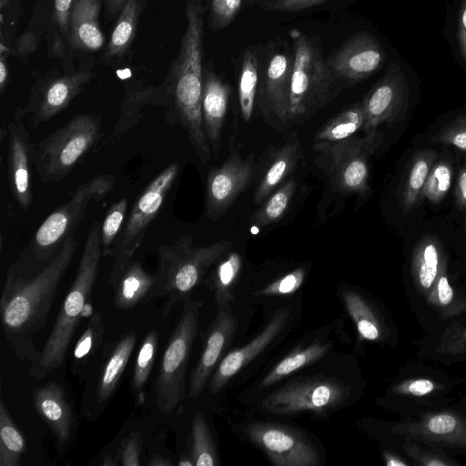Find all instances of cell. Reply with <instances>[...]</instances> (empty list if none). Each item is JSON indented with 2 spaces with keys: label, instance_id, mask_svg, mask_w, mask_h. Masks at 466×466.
Segmentation results:
<instances>
[{
  "label": "cell",
  "instance_id": "obj_9",
  "mask_svg": "<svg viewBox=\"0 0 466 466\" xmlns=\"http://www.w3.org/2000/svg\"><path fill=\"white\" fill-rule=\"evenodd\" d=\"M137 342L130 330L104 346L98 364L90 369L81 399L83 416L94 421L103 413L114 396Z\"/></svg>",
  "mask_w": 466,
  "mask_h": 466
},
{
  "label": "cell",
  "instance_id": "obj_24",
  "mask_svg": "<svg viewBox=\"0 0 466 466\" xmlns=\"http://www.w3.org/2000/svg\"><path fill=\"white\" fill-rule=\"evenodd\" d=\"M33 402L39 417L53 432L57 442L66 444L72 438L75 413L65 389L50 381L33 389Z\"/></svg>",
  "mask_w": 466,
  "mask_h": 466
},
{
  "label": "cell",
  "instance_id": "obj_12",
  "mask_svg": "<svg viewBox=\"0 0 466 466\" xmlns=\"http://www.w3.org/2000/svg\"><path fill=\"white\" fill-rule=\"evenodd\" d=\"M291 43L276 37L262 49L257 103L265 117L287 123L291 74Z\"/></svg>",
  "mask_w": 466,
  "mask_h": 466
},
{
  "label": "cell",
  "instance_id": "obj_44",
  "mask_svg": "<svg viewBox=\"0 0 466 466\" xmlns=\"http://www.w3.org/2000/svg\"><path fill=\"white\" fill-rule=\"evenodd\" d=\"M436 139L441 143L466 151V114L446 124L436 135Z\"/></svg>",
  "mask_w": 466,
  "mask_h": 466
},
{
  "label": "cell",
  "instance_id": "obj_15",
  "mask_svg": "<svg viewBox=\"0 0 466 466\" xmlns=\"http://www.w3.org/2000/svg\"><path fill=\"white\" fill-rule=\"evenodd\" d=\"M277 466H316L320 454L307 436L297 429L270 422H254L244 430Z\"/></svg>",
  "mask_w": 466,
  "mask_h": 466
},
{
  "label": "cell",
  "instance_id": "obj_22",
  "mask_svg": "<svg viewBox=\"0 0 466 466\" xmlns=\"http://www.w3.org/2000/svg\"><path fill=\"white\" fill-rule=\"evenodd\" d=\"M289 315V309L287 308L277 310L254 339L243 347L230 351L223 358L213 372L209 382V390L212 394L224 388L234 375L269 345L285 326Z\"/></svg>",
  "mask_w": 466,
  "mask_h": 466
},
{
  "label": "cell",
  "instance_id": "obj_2",
  "mask_svg": "<svg viewBox=\"0 0 466 466\" xmlns=\"http://www.w3.org/2000/svg\"><path fill=\"white\" fill-rule=\"evenodd\" d=\"M203 0L186 1L187 27L179 49L161 86L167 105L172 106L177 120L187 131L200 161L206 164L211 148L202 124L201 102L204 72Z\"/></svg>",
  "mask_w": 466,
  "mask_h": 466
},
{
  "label": "cell",
  "instance_id": "obj_27",
  "mask_svg": "<svg viewBox=\"0 0 466 466\" xmlns=\"http://www.w3.org/2000/svg\"><path fill=\"white\" fill-rule=\"evenodd\" d=\"M262 49L261 46H250L238 57V96L241 116L245 122L251 119L257 102Z\"/></svg>",
  "mask_w": 466,
  "mask_h": 466
},
{
  "label": "cell",
  "instance_id": "obj_33",
  "mask_svg": "<svg viewBox=\"0 0 466 466\" xmlns=\"http://www.w3.org/2000/svg\"><path fill=\"white\" fill-rule=\"evenodd\" d=\"M25 451V438L11 418L4 399L1 397L0 466H18Z\"/></svg>",
  "mask_w": 466,
  "mask_h": 466
},
{
  "label": "cell",
  "instance_id": "obj_35",
  "mask_svg": "<svg viewBox=\"0 0 466 466\" xmlns=\"http://www.w3.org/2000/svg\"><path fill=\"white\" fill-rule=\"evenodd\" d=\"M435 158L436 154L431 150H423L414 156L402 193V207L405 212L412 209L420 198Z\"/></svg>",
  "mask_w": 466,
  "mask_h": 466
},
{
  "label": "cell",
  "instance_id": "obj_61",
  "mask_svg": "<svg viewBox=\"0 0 466 466\" xmlns=\"http://www.w3.org/2000/svg\"><path fill=\"white\" fill-rule=\"evenodd\" d=\"M427 464L430 465V466L444 465V463L442 461H432L428 462Z\"/></svg>",
  "mask_w": 466,
  "mask_h": 466
},
{
  "label": "cell",
  "instance_id": "obj_1",
  "mask_svg": "<svg viewBox=\"0 0 466 466\" xmlns=\"http://www.w3.org/2000/svg\"><path fill=\"white\" fill-rule=\"evenodd\" d=\"M76 246L74 235L70 236L56 255L35 274L22 275L8 268L0 299V314L5 337L17 358L30 363L36 358L39 351L33 338L46 326Z\"/></svg>",
  "mask_w": 466,
  "mask_h": 466
},
{
  "label": "cell",
  "instance_id": "obj_48",
  "mask_svg": "<svg viewBox=\"0 0 466 466\" xmlns=\"http://www.w3.org/2000/svg\"><path fill=\"white\" fill-rule=\"evenodd\" d=\"M456 420L448 414H440L432 417L429 423V430L436 434H446L451 432L456 427Z\"/></svg>",
  "mask_w": 466,
  "mask_h": 466
},
{
  "label": "cell",
  "instance_id": "obj_53",
  "mask_svg": "<svg viewBox=\"0 0 466 466\" xmlns=\"http://www.w3.org/2000/svg\"><path fill=\"white\" fill-rule=\"evenodd\" d=\"M434 388L429 380H418L409 386V391L413 395L422 396L431 392Z\"/></svg>",
  "mask_w": 466,
  "mask_h": 466
},
{
  "label": "cell",
  "instance_id": "obj_46",
  "mask_svg": "<svg viewBox=\"0 0 466 466\" xmlns=\"http://www.w3.org/2000/svg\"><path fill=\"white\" fill-rule=\"evenodd\" d=\"M329 0H262L259 5L270 12L290 13L303 11Z\"/></svg>",
  "mask_w": 466,
  "mask_h": 466
},
{
  "label": "cell",
  "instance_id": "obj_8",
  "mask_svg": "<svg viewBox=\"0 0 466 466\" xmlns=\"http://www.w3.org/2000/svg\"><path fill=\"white\" fill-rule=\"evenodd\" d=\"M202 302L187 298L180 318L162 355L155 384L156 403L170 413L186 397V370L198 330Z\"/></svg>",
  "mask_w": 466,
  "mask_h": 466
},
{
  "label": "cell",
  "instance_id": "obj_38",
  "mask_svg": "<svg viewBox=\"0 0 466 466\" xmlns=\"http://www.w3.org/2000/svg\"><path fill=\"white\" fill-rule=\"evenodd\" d=\"M345 308L356 324L359 334L366 339L375 340L380 331L368 305L354 290L346 289L341 293Z\"/></svg>",
  "mask_w": 466,
  "mask_h": 466
},
{
  "label": "cell",
  "instance_id": "obj_47",
  "mask_svg": "<svg viewBox=\"0 0 466 466\" xmlns=\"http://www.w3.org/2000/svg\"><path fill=\"white\" fill-rule=\"evenodd\" d=\"M74 0H54V19L66 40L69 39V17Z\"/></svg>",
  "mask_w": 466,
  "mask_h": 466
},
{
  "label": "cell",
  "instance_id": "obj_50",
  "mask_svg": "<svg viewBox=\"0 0 466 466\" xmlns=\"http://www.w3.org/2000/svg\"><path fill=\"white\" fill-rule=\"evenodd\" d=\"M456 203L460 208H466V161L460 171L456 187H455Z\"/></svg>",
  "mask_w": 466,
  "mask_h": 466
},
{
  "label": "cell",
  "instance_id": "obj_7",
  "mask_svg": "<svg viewBox=\"0 0 466 466\" xmlns=\"http://www.w3.org/2000/svg\"><path fill=\"white\" fill-rule=\"evenodd\" d=\"M101 136L98 114H79L35 144V168L44 183L66 177Z\"/></svg>",
  "mask_w": 466,
  "mask_h": 466
},
{
  "label": "cell",
  "instance_id": "obj_41",
  "mask_svg": "<svg viewBox=\"0 0 466 466\" xmlns=\"http://www.w3.org/2000/svg\"><path fill=\"white\" fill-rule=\"evenodd\" d=\"M418 278L423 288L434 282L440 261L439 248L433 238H426L418 249Z\"/></svg>",
  "mask_w": 466,
  "mask_h": 466
},
{
  "label": "cell",
  "instance_id": "obj_29",
  "mask_svg": "<svg viewBox=\"0 0 466 466\" xmlns=\"http://www.w3.org/2000/svg\"><path fill=\"white\" fill-rule=\"evenodd\" d=\"M364 112L361 102L351 105L329 119L314 136L313 149L324 153L333 145L362 131Z\"/></svg>",
  "mask_w": 466,
  "mask_h": 466
},
{
  "label": "cell",
  "instance_id": "obj_4",
  "mask_svg": "<svg viewBox=\"0 0 466 466\" xmlns=\"http://www.w3.org/2000/svg\"><path fill=\"white\" fill-rule=\"evenodd\" d=\"M293 49L287 124H301L326 106L344 84L329 68L319 36L289 33Z\"/></svg>",
  "mask_w": 466,
  "mask_h": 466
},
{
  "label": "cell",
  "instance_id": "obj_26",
  "mask_svg": "<svg viewBox=\"0 0 466 466\" xmlns=\"http://www.w3.org/2000/svg\"><path fill=\"white\" fill-rule=\"evenodd\" d=\"M300 156V143L295 137L275 151L254 192L256 204H261L297 168Z\"/></svg>",
  "mask_w": 466,
  "mask_h": 466
},
{
  "label": "cell",
  "instance_id": "obj_5",
  "mask_svg": "<svg viewBox=\"0 0 466 466\" xmlns=\"http://www.w3.org/2000/svg\"><path fill=\"white\" fill-rule=\"evenodd\" d=\"M112 175H100L79 186L72 198L52 211L35 230L27 248L9 268L22 275L42 269L81 223L92 201L106 196L115 186Z\"/></svg>",
  "mask_w": 466,
  "mask_h": 466
},
{
  "label": "cell",
  "instance_id": "obj_16",
  "mask_svg": "<svg viewBox=\"0 0 466 466\" xmlns=\"http://www.w3.org/2000/svg\"><path fill=\"white\" fill-rule=\"evenodd\" d=\"M408 104L409 87L405 74L398 63H390L383 76L361 101L364 112L363 134L378 130L380 125L401 120Z\"/></svg>",
  "mask_w": 466,
  "mask_h": 466
},
{
  "label": "cell",
  "instance_id": "obj_30",
  "mask_svg": "<svg viewBox=\"0 0 466 466\" xmlns=\"http://www.w3.org/2000/svg\"><path fill=\"white\" fill-rule=\"evenodd\" d=\"M105 323L100 310L93 311L86 328L76 340L71 358L70 370L81 380L88 374L104 342Z\"/></svg>",
  "mask_w": 466,
  "mask_h": 466
},
{
  "label": "cell",
  "instance_id": "obj_19",
  "mask_svg": "<svg viewBox=\"0 0 466 466\" xmlns=\"http://www.w3.org/2000/svg\"><path fill=\"white\" fill-rule=\"evenodd\" d=\"M8 181L15 200L23 209L32 203V167H35V144L23 120L8 125Z\"/></svg>",
  "mask_w": 466,
  "mask_h": 466
},
{
  "label": "cell",
  "instance_id": "obj_23",
  "mask_svg": "<svg viewBox=\"0 0 466 466\" xmlns=\"http://www.w3.org/2000/svg\"><path fill=\"white\" fill-rule=\"evenodd\" d=\"M230 94V86L207 63L203 72L201 114L206 137L215 155L219 151Z\"/></svg>",
  "mask_w": 466,
  "mask_h": 466
},
{
  "label": "cell",
  "instance_id": "obj_55",
  "mask_svg": "<svg viewBox=\"0 0 466 466\" xmlns=\"http://www.w3.org/2000/svg\"><path fill=\"white\" fill-rule=\"evenodd\" d=\"M9 77L8 65L4 53L0 56V94L3 96L7 86Z\"/></svg>",
  "mask_w": 466,
  "mask_h": 466
},
{
  "label": "cell",
  "instance_id": "obj_52",
  "mask_svg": "<svg viewBox=\"0 0 466 466\" xmlns=\"http://www.w3.org/2000/svg\"><path fill=\"white\" fill-rule=\"evenodd\" d=\"M127 0H104V14L106 20H112L117 16Z\"/></svg>",
  "mask_w": 466,
  "mask_h": 466
},
{
  "label": "cell",
  "instance_id": "obj_51",
  "mask_svg": "<svg viewBox=\"0 0 466 466\" xmlns=\"http://www.w3.org/2000/svg\"><path fill=\"white\" fill-rule=\"evenodd\" d=\"M438 296L444 305L449 304L452 299L453 292L445 276H441L438 280Z\"/></svg>",
  "mask_w": 466,
  "mask_h": 466
},
{
  "label": "cell",
  "instance_id": "obj_54",
  "mask_svg": "<svg viewBox=\"0 0 466 466\" xmlns=\"http://www.w3.org/2000/svg\"><path fill=\"white\" fill-rule=\"evenodd\" d=\"M35 48V38L32 33H25L17 43V52L20 54L28 53Z\"/></svg>",
  "mask_w": 466,
  "mask_h": 466
},
{
  "label": "cell",
  "instance_id": "obj_62",
  "mask_svg": "<svg viewBox=\"0 0 466 466\" xmlns=\"http://www.w3.org/2000/svg\"><path fill=\"white\" fill-rule=\"evenodd\" d=\"M249 4L260 3L262 0H247Z\"/></svg>",
  "mask_w": 466,
  "mask_h": 466
},
{
  "label": "cell",
  "instance_id": "obj_45",
  "mask_svg": "<svg viewBox=\"0 0 466 466\" xmlns=\"http://www.w3.org/2000/svg\"><path fill=\"white\" fill-rule=\"evenodd\" d=\"M142 436L140 432H132L125 437L117 447L118 463L123 466L141 464Z\"/></svg>",
  "mask_w": 466,
  "mask_h": 466
},
{
  "label": "cell",
  "instance_id": "obj_60",
  "mask_svg": "<svg viewBox=\"0 0 466 466\" xmlns=\"http://www.w3.org/2000/svg\"><path fill=\"white\" fill-rule=\"evenodd\" d=\"M12 0H0V7L2 10H4V8L7 7L10 3H11Z\"/></svg>",
  "mask_w": 466,
  "mask_h": 466
},
{
  "label": "cell",
  "instance_id": "obj_56",
  "mask_svg": "<svg viewBox=\"0 0 466 466\" xmlns=\"http://www.w3.org/2000/svg\"><path fill=\"white\" fill-rule=\"evenodd\" d=\"M51 48L49 51L51 55L54 56H60L64 53L65 46L62 40L59 37V35H54L51 40Z\"/></svg>",
  "mask_w": 466,
  "mask_h": 466
},
{
  "label": "cell",
  "instance_id": "obj_32",
  "mask_svg": "<svg viewBox=\"0 0 466 466\" xmlns=\"http://www.w3.org/2000/svg\"><path fill=\"white\" fill-rule=\"evenodd\" d=\"M242 266V258L236 251L222 256L212 273V288L218 308L231 305L235 301L233 289L237 283Z\"/></svg>",
  "mask_w": 466,
  "mask_h": 466
},
{
  "label": "cell",
  "instance_id": "obj_34",
  "mask_svg": "<svg viewBox=\"0 0 466 466\" xmlns=\"http://www.w3.org/2000/svg\"><path fill=\"white\" fill-rule=\"evenodd\" d=\"M297 188V179L291 177L272 192L254 213L252 223L258 228L280 220L290 206Z\"/></svg>",
  "mask_w": 466,
  "mask_h": 466
},
{
  "label": "cell",
  "instance_id": "obj_20",
  "mask_svg": "<svg viewBox=\"0 0 466 466\" xmlns=\"http://www.w3.org/2000/svg\"><path fill=\"white\" fill-rule=\"evenodd\" d=\"M237 320L231 305L218 309L217 316L208 329L202 352L192 370L188 396L198 399L214 372L222 353L230 344Z\"/></svg>",
  "mask_w": 466,
  "mask_h": 466
},
{
  "label": "cell",
  "instance_id": "obj_58",
  "mask_svg": "<svg viewBox=\"0 0 466 466\" xmlns=\"http://www.w3.org/2000/svg\"><path fill=\"white\" fill-rule=\"evenodd\" d=\"M177 464L180 466H194V462L189 452L183 454L180 457Z\"/></svg>",
  "mask_w": 466,
  "mask_h": 466
},
{
  "label": "cell",
  "instance_id": "obj_17",
  "mask_svg": "<svg viewBox=\"0 0 466 466\" xmlns=\"http://www.w3.org/2000/svg\"><path fill=\"white\" fill-rule=\"evenodd\" d=\"M386 54L379 40L370 32L357 31L333 50L326 61L343 82L355 84L366 79L381 67Z\"/></svg>",
  "mask_w": 466,
  "mask_h": 466
},
{
  "label": "cell",
  "instance_id": "obj_21",
  "mask_svg": "<svg viewBox=\"0 0 466 466\" xmlns=\"http://www.w3.org/2000/svg\"><path fill=\"white\" fill-rule=\"evenodd\" d=\"M109 273L113 303L119 309H131L146 304L156 282V273L149 274L134 256L121 254L114 258Z\"/></svg>",
  "mask_w": 466,
  "mask_h": 466
},
{
  "label": "cell",
  "instance_id": "obj_11",
  "mask_svg": "<svg viewBox=\"0 0 466 466\" xmlns=\"http://www.w3.org/2000/svg\"><path fill=\"white\" fill-rule=\"evenodd\" d=\"M384 134L376 130L354 136L328 148L330 179L344 194L367 196L370 192V158L383 142Z\"/></svg>",
  "mask_w": 466,
  "mask_h": 466
},
{
  "label": "cell",
  "instance_id": "obj_14",
  "mask_svg": "<svg viewBox=\"0 0 466 466\" xmlns=\"http://www.w3.org/2000/svg\"><path fill=\"white\" fill-rule=\"evenodd\" d=\"M96 73L79 69L63 75H53L39 80L23 107H18L14 119H28L32 129L66 109L94 78Z\"/></svg>",
  "mask_w": 466,
  "mask_h": 466
},
{
  "label": "cell",
  "instance_id": "obj_57",
  "mask_svg": "<svg viewBox=\"0 0 466 466\" xmlns=\"http://www.w3.org/2000/svg\"><path fill=\"white\" fill-rule=\"evenodd\" d=\"M148 465H157V466H159V465H171L172 462L170 461H168L167 459L160 456V455H157V456H154L150 461L149 462L147 463Z\"/></svg>",
  "mask_w": 466,
  "mask_h": 466
},
{
  "label": "cell",
  "instance_id": "obj_37",
  "mask_svg": "<svg viewBox=\"0 0 466 466\" xmlns=\"http://www.w3.org/2000/svg\"><path fill=\"white\" fill-rule=\"evenodd\" d=\"M157 345L158 334L156 329H151L143 339L134 363L131 385L138 399L149 379Z\"/></svg>",
  "mask_w": 466,
  "mask_h": 466
},
{
  "label": "cell",
  "instance_id": "obj_28",
  "mask_svg": "<svg viewBox=\"0 0 466 466\" xmlns=\"http://www.w3.org/2000/svg\"><path fill=\"white\" fill-rule=\"evenodd\" d=\"M147 0H127L111 32L109 41L100 56V61L107 63L122 57L130 48L135 39L139 18Z\"/></svg>",
  "mask_w": 466,
  "mask_h": 466
},
{
  "label": "cell",
  "instance_id": "obj_6",
  "mask_svg": "<svg viewBox=\"0 0 466 466\" xmlns=\"http://www.w3.org/2000/svg\"><path fill=\"white\" fill-rule=\"evenodd\" d=\"M231 248L232 242L228 240L197 248L190 235L181 236L170 246H159L157 279L147 303L156 298H165L162 313L167 316L172 307L188 298L209 268Z\"/></svg>",
  "mask_w": 466,
  "mask_h": 466
},
{
  "label": "cell",
  "instance_id": "obj_31",
  "mask_svg": "<svg viewBox=\"0 0 466 466\" xmlns=\"http://www.w3.org/2000/svg\"><path fill=\"white\" fill-rule=\"evenodd\" d=\"M330 343L319 341L297 350L280 360L260 381L258 388H268L291 373L323 358L329 350Z\"/></svg>",
  "mask_w": 466,
  "mask_h": 466
},
{
  "label": "cell",
  "instance_id": "obj_36",
  "mask_svg": "<svg viewBox=\"0 0 466 466\" xmlns=\"http://www.w3.org/2000/svg\"><path fill=\"white\" fill-rule=\"evenodd\" d=\"M189 454L194 466H217L219 464L217 450L203 414L196 413L191 425Z\"/></svg>",
  "mask_w": 466,
  "mask_h": 466
},
{
  "label": "cell",
  "instance_id": "obj_10",
  "mask_svg": "<svg viewBox=\"0 0 466 466\" xmlns=\"http://www.w3.org/2000/svg\"><path fill=\"white\" fill-rule=\"evenodd\" d=\"M350 396V389L336 380L325 377L293 381L267 396L262 409L277 415L301 411L325 413L338 407Z\"/></svg>",
  "mask_w": 466,
  "mask_h": 466
},
{
  "label": "cell",
  "instance_id": "obj_43",
  "mask_svg": "<svg viewBox=\"0 0 466 466\" xmlns=\"http://www.w3.org/2000/svg\"><path fill=\"white\" fill-rule=\"evenodd\" d=\"M306 275L304 268L300 267L268 284L257 292L260 296L287 295L297 291L302 285Z\"/></svg>",
  "mask_w": 466,
  "mask_h": 466
},
{
  "label": "cell",
  "instance_id": "obj_59",
  "mask_svg": "<svg viewBox=\"0 0 466 466\" xmlns=\"http://www.w3.org/2000/svg\"><path fill=\"white\" fill-rule=\"evenodd\" d=\"M387 465L388 466H405L406 463L401 461H400L397 458H388Z\"/></svg>",
  "mask_w": 466,
  "mask_h": 466
},
{
  "label": "cell",
  "instance_id": "obj_49",
  "mask_svg": "<svg viewBox=\"0 0 466 466\" xmlns=\"http://www.w3.org/2000/svg\"><path fill=\"white\" fill-rule=\"evenodd\" d=\"M458 40L461 56L466 63V0H462L459 11Z\"/></svg>",
  "mask_w": 466,
  "mask_h": 466
},
{
  "label": "cell",
  "instance_id": "obj_18",
  "mask_svg": "<svg viewBox=\"0 0 466 466\" xmlns=\"http://www.w3.org/2000/svg\"><path fill=\"white\" fill-rule=\"evenodd\" d=\"M253 173V155L242 159L236 150H232L221 167L210 168L206 189L207 217L215 220L224 215L247 188Z\"/></svg>",
  "mask_w": 466,
  "mask_h": 466
},
{
  "label": "cell",
  "instance_id": "obj_40",
  "mask_svg": "<svg viewBox=\"0 0 466 466\" xmlns=\"http://www.w3.org/2000/svg\"><path fill=\"white\" fill-rule=\"evenodd\" d=\"M452 178V169L449 162L441 160L435 163L429 174L420 193V198L430 202H441L450 190Z\"/></svg>",
  "mask_w": 466,
  "mask_h": 466
},
{
  "label": "cell",
  "instance_id": "obj_3",
  "mask_svg": "<svg viewBox=\"0 0 466 466\" xmlns=\"http://www.w3.org/2000/svg\"><path fill=\"white\" fill-rule=\"evenodd\" d=\"M103 248L100 239V223L95 221L89 228L76 274L55 324L43 349L31 362L29 376L46 378L65 360L71 340L87 309L97 277Z\"/></svg>",
  "mask_w": 466,
  "mask_h": 466
},
{
  "label": "cell",
  "instance_id": "obj_13",
  "mask_svg": "<svg viewBox=\"0 0 466 466\" xmlns=\"http://www.w3.org/2000/svg\"><path fill=\"white\" fill-rule=\"evenodd\" d=\"M179 165L171 163L142 191L133 205L121 234L103 256H134L140 248L147 228L159 213L179 172Z\"/></svg>",
  "mask_w": 466,
  "mask_h": 466
},
{
  "label": "cell",
  "instance_id": "obj_42",
  "mask_svg": "<svg viewBox=\"0 0 466 466\" xmlns=\"http://www.w3.org/2000/svg\"><path fill=\"white\" fill-rule=\"evenodd\" d=\"M243 0H208V20L212 32L229 25L239 12Z\"/></svg>",
  "mask_w": 466,
  "mask_h": 466
},
{
  "label": "cell",
  "instance_id": "obj_39",
  "mask_svg": "<svg viewBox=\"0 0 466 466\" xmlns=\"http://www.w3.org/2000/svg\"><path fill=\"white\" fill-rule=\"evenodd\" d=\"M127 209V199L126 198L115 202L107 209L105 218L100 225L103 255L114 246L121 234Z\"/></svg>",
  "mask_w": 466,
  "mask_h": 466
},
{
  "label": "cell",
  "instance_id": "obj_25",
  "mask_svg": "<svg viewBox=\"0 0 466 466\" xmlns=\"http://www.w3.org/2000/svg\"><path fill=\"white\" fill-rule=\"evenodd\" d=\"M101 0H74L69 17L68 43L75 48L96 52L105 44L99 25Z\"/></svg>",
  "mask_w": 466,
  "mask_h": 466
}]
</instances>
